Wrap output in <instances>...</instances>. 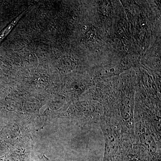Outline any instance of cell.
<instances>
[{
	"mask_svg": "<svg viewBox=\"0 0 161 161\" xmlns=\"http://www.w3.org/2000/svg\"><path fill=\"white\" fill-rule=\"evenodd\" d=\"M142 145L150 153L154 154L157 150V146L153 136L150 132H145L141 136Z\"/></svg>",
	"mask_w": 161,
	"mask_h": 161,
	"instance_id": "2",
	"label": "cell"
},
{
	"mask_svg": "<svg viewBox=\"0 0 161 161\" xmlns=\"http://www.w3.org/2000/svg\"><path fill=\"white\" fill-rule=\"evenodd\" d=\"M128 161H140L139 160L137 159V158H133L132 159H130Z\"/></svg>",
	"mask_w": 161,
	"mask_h": 161,
	"instance_id": "4",
	"label": "cell"
},
{
	"mask_svg": "<svg viewBox=\"0 0 161 161\" xmlns=\"http://www.w3.org/2000/svg\"><path fill=\"white\" fill-rule=\"evenodd\" d=\"M29 8L30 7L28 8V9L24 10V11H23L21 14H20L16 18V19H15L14 21H13L11 23L7 26V27H6L5 29L3 30V31L0 33V43H1V42H2L3 40H4V38L6 37V36L8 35V34L10 32V31L12 30V29L13 28V27L16 25L18 22L19 21L20 19L22 17V16H23V15H24V14L26 13L25 12H27Z\"/></svg>",
	"mask_w": 161,
	"mask_h": 161,
	"instance_id": "3",
	"label": "cell"
},
{
	"mask_svg": "<svg viewBox=\"0 0 161 161\" xmlns=\"http://www.w3.org/2000/svg\"><path fill=\"white\" fill-rule=\"evenodd\" d=\"M104 136L106 155L110 157L114 156L118 150L117 139L111 132H105Z\"/></svg>",
	"mask_w": 161,
	"mask_h": 161,
	"instance_id": "1",
	"label": "cell"
}]
</instances>
